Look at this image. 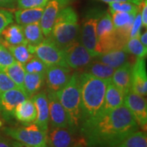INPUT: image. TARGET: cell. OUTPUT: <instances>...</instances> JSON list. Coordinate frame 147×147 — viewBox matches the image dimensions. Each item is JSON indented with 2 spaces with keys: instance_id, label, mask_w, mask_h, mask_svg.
I'll list each match as a JSON object with an SVG mask.
<instances>
[{
  "instance_id": "1",
  "label": "cell",
  "mask_w": 147,
  "mask_h": 147,
  "mask_svg": "<svg viewBox=\"0 0 147 147\" xmlns=\"http://www.w3.org/2000/svg\"><path fill=\"white\" fill-rule=\"evenodd\" d=\"M139 130L131 112L124 105L82 123L79 134L88 147H116Z\"/></svg>"
},
{
  "instance_id": "2",
  "label": "cell",
  "mask_w": 147,
  "mask_h": 147,
  "mask_svg": "<svg viewBox=\"0 0 147 147\" xmlns=\"http://www.w3.org/2000/svg\"><path fill=\"white\" fill-rule=\"evenodd\" d=\"M110 81L96 78L86 72L79 74L81 94L80 125L100 115L104 105L106 88Z\"/></svg>"
},
{
  "instance_id": "3",
  "label": "cell",
  "mask_w": 147,
  "mask_h": 147,
  "mask_svg": "<svg viewBox=\"0 0 147 147\" xmlns=\"http://www.w3.org/2000/svg\"><path fill=\"white\" fill-rule=\"evenodd\" d=\"M79 29L76 11L72 7L67 6L59 12L48 37L64 50L79 39Z\"/></svg>"
},
{
  "instance_id": "4",
  "label": "cell",
  "mask_w": 147,
  "mask_h": 147,
  "mask_svg": "<svg viewBox=\"0 0 147 147\" xmlns=\"http://www.w3.org/2000/svg\"><path fill=\"white\" fill-rule=\"evenodd\" d=\"M57 98L68 116L69 127L79 131L81 123V94L79 74H72L67 84L57 93Z\"/></svg>"
},
{
  "instance_id": "5",
  "label": "cell",
  "mask_w": 147,
  "mask_h": 147,
  "mask_svg": "<svg viewBox=\"0 0 147 147\" xmlns=\"http://www.w3.org/2000/svg\"><path fill=\"white\" fill-rule=\"evenodd\" d=\"M96 35L99 54L123 49L127 42L115 31L111 15L108 11H103L100 15L96 26Z\"/></svg>"
},
{
  "instance_id": "6",
  "label": "cell",
  "mask_w": 147,
  "mask_h": 147,
  "mask_svg": "<svg viewBox=\"0 0 147 147\" xmlns=\"http://www.w3.org/2000/svg\"><path fill=\"white\" fill-rule=\"evenodd\" d=\"M5 133L17 142L31 147H47L46 133L34 123L19 127H5Z\"/></svg>"
},
{
  "instance_id": "7",
  "label": "cell",
  "mask_w": 147,
  "mask_h": 147,
  "mask_svg": "<svg viewBox=\"0 0 147 147\" xmlns=\"http://www.w3.org/2000/svg\"><path fill=\"white\" fill-rule=\"evenodd\" d=\"M102 12L103 11L99 10L90 11L85 16L82 26L79 29V42L86 47L93 57L99 55L96 26Z\"/></svg>"
},
{
  "instance_id": "8",
  "label": "cell",
  "mask_w": 147,
  "mask_h": 147,
  "mask_svg": "<svg viewBox=\"0 0 147 147\" xmlns=\"http://www.w3.org/2000/svg\"><path fill=\"white\" fill-rule=\"evenodd\" d=\"M30 52L38 57L41 61L45 64L47 66L52 65H65L64 60V53L61 48L47 36L44 38L40 43L35 46L29 45Z\"/></svg>"
},
{
  "instance_id": "9",
  "label": "cell",
  "mask_w": 147,
  "mask_h": 147,
  "mask_svg": "<svg viewBox=\"0 0 147 147\" xmlns=\"http://www.w3.org/2000/svg\"><path fill=\"white\" fill-rule=\"evenodd\" d=\"M77 131L69 127H50L47 131V147H75L86 146L83 137H77Z\"/></svg>"
},
{
  "instance_id": "10",
  "label": "cell",
  "mask_w": 147,
  "mask_h": 147,
  "mask_svg": "<svg viewBox=\"0 0 147 147\" xmlns=\"http://www.w3.org/2000/svg\"><path fill=\"white\" fill-rule=\"evenodd\" d=\"M63 53L65 63L72 70L84 69L94 59L79 39L65 48Z\"/></svg>"
},
{
  "instance_id": "11",
  "label": "cell",
  "mask_w": 147,
  "mask_h": 147,
  "mask_svg": "<svg viewBox=\"0 0 147 147\" xmlns=\"http://www.w3.org/2000/svg\"><path fill=\"white\" fill-rule=\"evenodd\" d=\"M30 98L26 92L20 88L8 90L0 96V115L7 122L14 118V111L18 104Z\"/></svg>"
},
{
  "instance_id": "12",
  "label": "cell",
  "mask_w": 147,
  "mask_h": 147,
  "mask_svg": "<svg viewBox=\"0 0 147 147\" xmlns=\"http://www.w3.org/2000/svg\"><path fill=\"white\" fill-rule=\"evenodd\" d=\"M123 105L131 112L138 126L146 131L147 124V104L144 96L135 93L131 90L125 95Z\"/></svg>"
},
{
  "instance_id": "13",
  "label": "cell",
  "mask_w": 147,
  "mask_h": 147,
  "mask_svg": "<svg viewBox=\"0 0 147 147\" xmlns=\"http://www.w3.org/2000/svg\"><path fill=\"white\" fill-rule=\"evenodd\" d=\"M72 69L65 65L47 66L45 72V82L47 91L57 93L69 82Z\"/></svg>"
},
{
  "instance_id": "14",
  "label": "cell",
  "mask_w": 147,
  "mask_h": 147,
  "mask_svg": "<svg viewBox=\"0 0 147 147\" xmlns=\"http://www.w3.org/2000/svg\"><path fill=\"white\" fill-rule=\"evenodd\" d=\"M71 0H49L44 7L41 20L39 21L44 37L49 36L54 21L59 12L67 7Z\"/></svg>"
},
{
  "instance_id": "15",
  "label": "cell",
  "mask_w": 147,
  "mask_h": 147,
  "mask_svg": "<svg viewBox=\"0 0 147 147\" xmlns=\"http://www.w3.org/2000/svg\"><path fill=\"white\" fill-rule=\"evenodd\" d=\"M47 95L49 109V123L51 127H69L68 116L57 94L47 91Z\"/></svg>"
},
{
  "instance_id": "16",
  "label": "cell",
  "mask_w": 147,
  "mask_h": 147,
  "mask_svg": "<svg viewBox=\"0 0 147 147\" xmlns=\"http://www.w3.org/2000/svg\"><path fill=\"white\" fill-rule=\"evenodd\" d=\"M131 91L141 96H146L147 73L146 58L137 57L132 65L131 72Z\"/></svg>"
},
{
  "instance_id": "17",
  "label": "cell",
  "mask_w": 147,
  "mask_h": 147,
  "mask_svg": "<svg viewBox=\"0 0 147 147\" xmlns=\"http://www.w3.org/2000/svg\"><path fill=\"white\" fill-rule=\"evenodd\" d=\"M36 108V119L34 123L43 132L47 134L49 127V109L47 92L42 91L34 95L31 97Z\"/></svg>"
},
{
  "instance_id": "18",
  "label": "cell",
  "mask_w": 147,
  "mask_h": 147,
  "mask_svg": "<svg viewBox=\"0 0 147 147\" xmlns=\"http://www.w3.org/2000/svg\"><path fill=\"white\" fill-rule=\"evenodd\" d=\"M136 12H115L110 14L113 22V26L119 36L127 41L129 38V34L134 18L137 15Z\"/></svg>"
},
{
  "instance_id": "19",
  "label": "cell",
  "mask_w": 147,
  "mask_h": 147,
  "mask_svg": "<svg viewBox=\"0 0 147 147\" xmlns=\"http://www.w3.org/2000/svg\"><path fill=\"white\" fill-rule=\"evenodd\" d=\"M131 72L132 65L130 62H127L120 67L115 69L111 78V82L124 95L131 90Z\"/></svg>"
},
{
  "instance_id": "20",
  "label": "cell",
  "mask_w": 147,
  "mask_h": 147,
  "mask_svg": "<svg viewBox=\"0 0 147 147\" xmlns=\"http://www.w3.org/2000/svg\"><path fill=\"white\" fill-rule=\"evenodd\" d=\"M0 43L6 47L27 43L24 37L22 26L11 23L6 27L0 34Z\"/></svg>"
},
{
  "instance_id": "21",
  "label": "cell",
  "mask_w": 147,
  "mask_h": 147,
  "mask_svg": "<svg viewBox=\"0 0 147 147\" xmlns=\"http://www.w3.org/2000/svg\"><path fill=\"white\" fill-rule=\"evenodd\" d=\"M36 108L32 98H28L18 104L14 111L15 119L24 125L34 123L36 119Z\"/></svg>"
},
{
  "instance_id": "22",
  "label": "cell",
  "mask_w": 147,
  "mask_h": 147,
  "mask_svg": "<svg viewBox=\"0 0 147 147\" xmlns=\"http://www.w3.org/2000/svg\"><path fill=\"white\" fill-rule=\"evenodd\" d=\"M124 96V93L110 81L106 88L104 105L100 114L106 113L123 105Z\"/></svg>"
},
{
  "instance_id": "23",
  "label": "cell",
  "mask_w": 147,
  "mask_h": 147,
  "mask_svg": "<svg viewBox=\"0 0 147 147\" xmlns=\"http://www.w3.org/2000/svg\"><path fill=\"white\" fill-rule=\"evenodd\" d=\"M129 53L123 49H116L108 53L99 54L95 58L102 63L108 65L113 68L117 69L128 61Z\"/></svg>"
},
{
  "instance_id": "24",
  "label": "cell",
  "mask_w": 147,
  "mask_h": 147,
  "mask_svg": "<svg viewBox=\"0 0 147 147\" xmlns=\"http://www.w3.org/2000/svg\"><path fill=\"white\" fill-rule=\"evenodd\" d=\"M43 9L44 7L19 8L15 11L14 17L16 23L21 26L39 22L42 17Z\"/></svg>"
},
{
  "instance_id": "25",
  "label": "cell",
  "mask_w": 147,
  "mask_h": 147,
  "mask_svg": "<svg viewBox=\"0 0 147 147\" xmlns=\"http://www.w3.org/2000/svg\"><path fill=\"white\" fill-rule=\"evenodd\" d=\"M115 70V69L110 65L102 63L97 60H94L90 62L89 65L84 69V71L83 72H86L99 79L111 80Z\"/></svg>"
},
{
  "instance_id": "26",
  "label": "cell",
  "mask_w": 147,
  "mask_h": 147,
  "mask_svg": "<svg viewBox=\"0 0 147 147\" xmlns=\"http://www.w3.org/2000/svg\"><path fill=\"white\" fill-rule=\"evenodd\" d=\"M45 83V74L26 73L24 79V91L31 98L38 92Z\"/></svg>"
},
{
  "instance_id": "27",
  "label": "cell",
  "mask_w": 147,
  "mask_h": 147,
  "mask_svg": "<svg viewBox=\"0 0 147 147\" xmlns=\"http://www.w3.org/2000/svg\"><path fill=\"white\" fill-rule=\"evenodd\" d=\"M22 29L26 41L29 45L35 46L42 42L44 38L39 22L22 26Z\"/></svg>"
},
{
  "instance_id": "28",
  "label": "cell",
  "mask_w": 147,
  "mask_h": 147,
  "mask_svg": "<svg viewBox=\"0 0 147 147\" xmlns=\"http://www.w3.org/2000/svg\"><path fill=\"white\" fill-rule=\"evenodd\" d=\"M3 72L7 74V75L10 78L12 82L16 84L17 88H20L24 90V79L26 71L24 69L23 65H21L17 61H15L14 63L7 66L3 70Z\"/></svg>"
},
{
  "instance_id": "29",
  "label": "cell",
  "mask_w": 147,
  "mask_h": 147,
  "mask_svg": "<svg viewBox=\"0 0 147 147\" xmlns=\"http://www.w3.org/2000/svg\"><path fill=\"white\" fill-rule=\"evenodd\" d=\"M116 147H147L146 133L137 130L126 137Z\"/></svg>"
},
{
  "instance_id": "30",
  "label": "cell",
  "mask_w": 147,
  "mask_h": 147,
  "mask_svg": "<svg viewBox=\"0 0 147 147\" xmlns=\"http://www.w3.org/2000/svg\"><path fill=\"white\" fill-rule=\"evenodd\" d=\"M11 54L12 55L15 61L21 65H24L34 56L29 50L28 43H21L15 46L7 47Z\"/></svg>"
},
{
  "instance_id": "31",
  "label": "cell",
  "mask_w": 147,
  "mask_h": 147,
  "mask_svg": "<svg viewBox=\"0 0 147 147\" xmlns=\"http://www.w3.org/2000/svg\"><path fill=\"white\" fill-rule=\"evenodd\" d=\"M127 53L136 56L137 57L146 58L147 54V47H145L142 44L139 37L129 38L123 48Z\"/></svg>"
},
{
  "instance_id": "32",
  "label": "cell",
  "mask_w": 147,
  "mask_h": 147,
  "mask_svg": "<svg viewBox=\"0 0 147 147\" xmlns=\"http://www.w3.org/2000/svg\"><path fill=\"white\" fill-rule=\"evenodd\" d=\"M23 67L26 73L45 74L47 66L35 56H33L26 63L23 65Z\"/></svg>"
},
{
  "instance_id": "33",
  "label": "cell",
  "mask_w": 147,
  "mask_h": 147,
  "mask_svg": "<svg viewBox=\"0 0 147 147\" xmlns=\"http://www.w3.org/2000/svg\"><path fill=\"white\" fill-rule=\"evenodd\" d=\"M109 4V12H136L139 11V6L129 2H115Z\"/></svg>"
},
{
  "instance_id": "34",
  "label": "cell",
  "mask_w": 147,
  "mask_h": 147,
  "mask_svg": "<svg viewBox=\"0 0 147 147\" xmlns=\"http://www.w3.org/2000/svg\"><path fill=\"white\" fill-rule=\"evenodd\" d=\"M16 61L9 50L0 43V71H3L7 66L14 63Z\"/></svg>"
},
{
  "instance_id": "35",
  "label": "cell",
  "mask_w": 147,
  "mask_h": 147,
  "mask_svg": "<svg viewBox=\"0 0 147 147\" xmlns=\"http://www.w3.org/2000/svg\"><path fill=\"white\" fill-rule=\"evenodd\" d=\"M49 0H16L18 8H34L44 7Z\"/></svg>"
},
{
  "instance_id": "36",
  "label": "cell",
  "mask_w": 147,
  "mask_h": 147,
  "mask_svg": "<svg viewBox=\"0 0 147 147\" xmlns=\"http://www.w3.org/2000/svg\"><path fill=\"white\" fill-rule=\"evenodd\" d=\"M17 88L12 80L3 71H0V96L8 90Z\"/></svg>"
},
{
  "instance_id": "37",
  "label": "cell",
  "mask_w": 147,
  "mask_h": 147,
  "mask_svg": "<svg viewBox=\"0 0 147 147\" xmlns=\"http://www.w3.org/2000/svg\"><path fill=\"white\" fill-rule=\"evenodd\" d=\"M13 22V14L9 11L0 8V34Z\"/></svg>"
},
{
  "instance_id": "38",
  "label": "cell",
  "mask_w": 147,
  "mask_h": 147,
  "mask_svg": "<svg viewBox=\"0 0 147 147\" xmlns=\"http://www.w3.org/2000/svg\"><path fill=\"white\" fill-rule=\"evenodd\" d=\"M142 28V18H141L140 11H138L137 15H136L135 18H134L133 23L131 25V30H130V34H129V38H135V37L140 36Z\"/></svg>"
},
{
  "instance_id": "39",
  "label": "cell",
  "mask_w": 147,
  "mask_h": 147,
  "mask_svg": "<svg viewBox=\"0 0 147 147\" xmlns=\"http://www.w3.org/2000/svg\"><path fill=\"white\" fill-rule=\"evenodd\" d=\"M139 11L142 18V27L146 30L147 27V0H143L141 5L139 6Z\"/></svg>"
},
{
  "instance_id": "40",
  "label": "cell",
  "mask_w": 147,
  "mask_h": 147,
  "mask_svg": "<svg viewBox=\"0 0 147 147\" xmlns=\"http://www.w3.org/2000/svg\"><path fill=\"white\" fill-rule=\"evenodd\" d=\"M16 3V0H0V7L12 8Z\"/></svg>"
},
{
  "instance_id": "41",
  "label": "cell",
  "mask_w": 147,
  "mask_h": 147,
  "mask_svg": "<svg viewBox=\"0 0 147 147\" xmlns=\"http://www.w3.org/2000/svg\"><path fill=\"white\" fill-rule=\"evenodd\" d=\"M101 2H104L106 3H115V2H129L131 3H134L137 6L141 5L143 0H100Z\"/></svg>"
},
{
  "instance_id": "42",
  "label": "cell",
  "mask_w": 147,
  "mask_h": 147,
  "mask_svg": "<svg viewBox=\"0 0 147 147\" xmlns=\"http://www.w3.org/2000/svg\"><path fill=\"white\" fill-rule=\"evenodd\" d=\"M0 147H14L13 142H7L5 138L0 137Z\"/></svg>"
},
{
  "instance_id": "43",
  "label": "cell",
  "mask_w": 147,
  "mask_h": 147,
  "mask_svg": "<svg viewBox=\"0 0 147 147\" xmlns=\"http://www.w3.org/2000/svg\"><path fill=\"white\" fill-rule=\"evenodd\" d=\"M139 39L140 41L142 42V44L145 47H147V32L146 30L142 33V34H140L139 36Z\"/></svg>"
},
{
  "instance_id": "44",
  "label": "cell",
  "mask_w": 147,
  "mask_h": 147,
  "mask_svg": "<svg viewBox=\"0 0 147 147\" xmlns=\"http://www.w3.org/2000/svg\"><path fill=\"white\" fill-rule=\"evenodd\" d=\"M13 146H14V147H31L29 146H26V145H25V144H23V143L17 142V141L13 142Z\"/></svg>"
},
{
  "instance_id": "45",
  "label": "cell",
  "mask_w": 147,
  "mask_h": 147,
  "mask_svg": "<svg viewBox=\"0 0 147 147\" xmlns=\"http://www.w3.org/2000/svg\"><path fill=\"white\" fill-rule=\"evenodd\" d=\"M86 146H84V145H81V146H77L75 147H85Z\"/></svg>"
}]
</instances>
